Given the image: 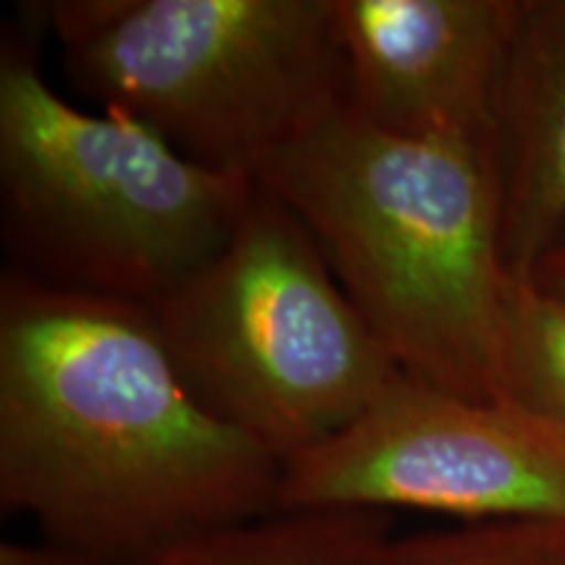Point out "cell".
<instances>
[{
	"instance_id": "cell-13",
	"label": "cell",
	"mask_w": 565,
	"mask_h": 565,
	"mask_svg": "<svg viewBox=\"0 0 565 565\" xmlns=\"http://www.w3.org/2000/svg\"><path fill=\"white\" fill-rule=\"evenodd\" d=\"M529 282H534L540 291L561 296L565 299V223L561 225V231L555 233V238L550 242V246L542 252V257L536 259L529 278Z\"/></svg>"
},
{
	"instance_id": "cell-6",
	"label": "cell",
	"mask_w": 565,
	"mask_h": 565,
	"mask_svg": "<svg viewBox=\"0 0 565 565\" xmlns=\"http://www.w3.org/2000/svg\"><path fill=\"white\" fill-rule=\"evenodd\" d=\"M349 508L565 524V433L404 374L351 427L282 463L278 513Z\"/></svg>"
},
{
	"instance_id": "cell-5",
	"label": "cell",
	"mask_w": 565,
	"mask_h": 565,
	"mask_svg": "<svg viewBox=\"0 0 565 565\" xmlns=\"http://www.w3.org/2000/svg\"><path fill=\"white\" fill-rule=\"evenodd\" d=\"M150 315L196 401L282 463L404 377L309 231L263 186L228 244Z\"/></svg>"
},
{
	"instance_id": "cell-2",
	"label": "cell",
	"mask_w": 565,
	"mask_h": 565,
	"mask_svg": "<svg viewBox=\"0 0 565 565\" xmlns=\"http://www.w3.org/2000/svg\"><path fill=\"white\" fill-rule=\"evenodd\" d=\"M257 181L299 217L406 377L498 401L515 275L490 147L393 137L343 105L275 152Z\"/></svg>"
},
{
	"instance_id": "cell-10",
	"label": "cell",
	"mask_w": 565,
	"mask_h": 565,
	"mask_svg": "<svg viewBox=\"0 0 565 565\" xmlns=\"http://www.w3.org/2000/svg\"><path fill=\"white\" fill-rule=\"evenodd\" d=\"M498 401L565 433V299L515 278L498 353Z\"/></svg>"
},
{
	"instance_id": "cell-7",
	"label": "cell",
	"mask_w": 565,
	"mask_h": 565,
	"mask_svg": "<svg viewBox=\"0 0 565 565\" xmlns=\"http://www.w3.org/2000/svg\"><path fill=\"white\" fill-rule=\"evenodd\" d=\"M519 0H333L345 105L404 139L490 145Z\"/></svg>"
},
{
	"instance_id": "cell-11",
	"label": "cell",
	"mask_w": 565,
	"mask_h": 565,
	"mask_svg": "<svg viewBox=\"0 0 565 565\" xmlns=\"http://www.w3.org/2000/svg\"><path fill=\"white\" fill-rule=\"evenodd\" d=\"M356 565H565V524L479 521L440 532L391 534Z\"/></svg>"
},
{
	"instance_id": "cell-12",
	"label": "cell",
	"mask_w": 565,
	"mask_h": 565,
	"mask_svg": "<svg viewBox=\"0 0 565 565\" xmlns=\"http://www.w3.org/2000/svg\"><path fill=\"white\" fill-rule=\"evenodd\" d=\"M0 565H100L95 557L71 550L58 542H13L3 540L0 545Z\"/></svg>"
},
{
	"instance_id": "cell-9",
	"label": "cell",
	"mask_w": 565,
	"mask_h": 565,
	"mask_svg": "<svg viewBox=\"0 0 565 565\" xmlns=\"http://www.w3.org/2000/svg\"><path fill=\"white\" fill-rule=\"evenodd\" d=\"M393 534L383 511H282L160 550L134 565H356Z\"/></svg>"
},
{
	"instance_id": "cell-3",
	"label": "cell",
	"mask_w": 565,
	"mask_h": 565,
	"mask_svg": "<svg viewBox=\"0 0 565 565\" xmlns=\"http://www.w3.org/2000/svg\"><path fill=\"white\" fill-rule=\"evenodd\" d=\"M38 3L0 42L6 270L150 309L228 244L254 175L183 158L121 113L84 110L42 74Z\"/></svg>"
},
{
	"instance_id": "cell-8",
	"label": "cell",
	"mask_w": 565,
	"mask_h": 565,
	"mask_svg": "<svg viewBox=\"0 0 565 565\" xmlns=\"http://www.w3.org/2000/svg\"><path fill=\"white\" fill-rule=\"evenodd\" d=\"M490 145L505 265L529 278L565 223V0H519Z\"/></svg>"
},
{
	"instance_id": "cell-1",
	"label": "cell",
	"mask_w": 565,
	"mask_h": 565,
	"mask_svg": "<svg viewBox=\"0 0 565 565\" xmlns=\"http://www.w3.org/2000/svg\"><path fill=\"white\" fill-rule=\"evenodd\" d=\"M282 461L189 391L150 309L3 270L0 505L134 565L278 513Z\"/></svg>"
},
{
	"instance_id": "cell-4",
	"label": "cell",
	"mask_w": 565,
	"mask_h": 565,
	"mask_svg": "<svg viewBox=\"0 0 565 565\" xmlns=\"http://www.w3.org/2000/svg\"><path fill=\"white\" fill-rule=\"evenodd\" d=\"M71 87L215 171H257L345 105L333 0H47Z\"/></svg>"
}]
</instances>
